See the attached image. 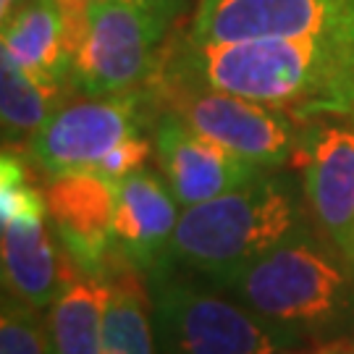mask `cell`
I'll return each mask as SVG.
<instances>
[{"label": "cell", "mask_w": 354, "mask_h": 354, "mask_svg": "<svg viewBox=\"0 0 354 354\" xmlns=\"http://www.w3.org/2000/svg\"><path fill=\"white\" fill-rule=\"evenodd\" d=\"M150 82L231 92L289 111L299 121L320 113H354V39L192 42L178 35L163 45Z\"/></svg>", "instance_id": "cell-1"}, {"label": "cell", "mask_w": 354, "mask_h": 354, "mask_svg": "<svg viewBox=\"0 0 354 354\" xmlns=\"http://www.w3.org/2000/svg\"><path fill=\"white\" fill-rule=\"evenodd\" d=\"M226 291L252 313L299 336L342 339L354 317V270L349 257L326 234L297 228L254 257Z\"/></svg>", "instance_id": "cell-2"}, {"label": "cell", "mask_w": 354, "mask_h": 354, "mask_svg": "<svg viewBox=\"0 0 354 354\" xmlns=\"http://www.w3.org/2000/svg\"><path fill=\"white\" fill-rule=\"evenodd\" d=\"M302 226L304 215L289 178L260 176L247 187L184 207L165 266L226 289L254 257Z\"/></svg>", "instance_id": "cell-3"}, {"label": "cell", "mask_w": 354, "mask_h": 354, "mask_svg": "<svg viewBox=\"0 0 354 354\" xmlns=\"http://www.w3.org/2000/svg\"><path fill=\"white\" fill-rule=\"evenodd\" d=\"M158 354H279L297 336L176 268L147 276Z\"/></svg>", "instance_id": "cell-4"}, {"label": "cell", "mask_w": 354, "mask_h": 354, "mask_svg": "<svg viewBox=\"0 0 354 354\" xmlns=\"http://www.w3.org/2000/svg\"><path fill=\"white\" fill-rule=\"evenodd\" d=\"M181 11L178 0H92L74 53V89L97 97L145 87Z\"/></svg>", "instance_id": "cell-5"}, {"label": "cell", "mask_w": 354, "mask_h": 354, "mask_svg": "<svg viewBox=\"0 0 354 354\" xmlns=\"http://www.w3.org/2000/svg\"><path fill=\"white\" fill-rule=\"evenodd\" d=\"M147 87L163 111L176 113L197 134L223 145L257 168H276L297 158L302 121L289 111L181 82H150Z\"/></svg>", "instance_id": "cell-6"}, {"label": "cell", "mask_w": 354, "mask_h": 354, "mask_svg": "<svg viewBox=\"0 0 354 354\" xmlns=\"http://www.w3.org/2000/svg\"><path fill=\"white\" fill-rule=\"evenodd\" d=\"M158 102L152 89L134 87L115 95H87L84 100L61 102L26 142L29 158L50 174L97 171L102 158L121 142L140 137Z\"/></svg>", "instance_id": "cell-7"}, {"label": "cell", "mask_w": 354, "mask_h": 354, "mask_svg": "<svg viewBox=\"0 0 354 354\" xmlns=\"http://www.w3.org/2000/svg\"><path fill=\"white\" fill-rule=\"evenodd\" d=\"M184 37L192 42L354 39V0H197Z\"/></svg>", "instance_id": "cell-8"}, {"label": "cell", "mask_w": 354, "mask_h": 354, "mask_svg": "<svg viewBox=\"0 0 354 354\" xmlns=\"http://www.w3.org/2000/svg\"><path fill=\"white\" fill-rule=\"evenodd\" d=\"M302 168L310 218L339 250L354 236V113L304 118L294 158Z\"/></svg>", "instance_id": "cell-9"}, {"label": "cell", "mask_w": 354, "mask_h": 354, "mask_svg": "<svg viewBox=\"0 0 354 354\" xmlns=\"http://www.w3.org/2000/svg\"><path fill=\"white\" fill-rule=\"evenodd\" d=\"M48 221L64 252L84 276L102 279L115 252V181L100 171L50 176L45 187Z\"/></svg>", "instance_id": "cell-10"}, {"label": "cell", "mask_w": 354, "mask_h": 354, "mask_svg": "<svg viewBox=\"0 0 354 354\" xmlns=\"http://www.w3.org/2000/svg\"><path fill=\"white\" fill-rule=\"evenodd\" d=\"M155 150L163 178L181 207L207 203L263 176V168L197 134L171 111L155 121Z\"/></svg>", "instance_id": "cell-11"}, {"label": "cell", "mask_w": 354, "mask_h": 354, "mask_svg": "<svg viewBox=\"0 0 354 354\" xmlns=\"http://www.w3.org/2000/svg\"><path fill=\"white\" fill-rule=\"evenodd\" d=\"M178 223V200L168 181L147 168L115 181V252L147 279L165 266Z\"/></svg>", "instance_id": "cell-12"}, {"label": "cell", "mask_w": 354, "mask_h": 354, "mask_svg": "<svg viewBox=\"0 0 354 354\" xmlns=\"http://www.w3.org/2000/svg\"><path fill=\"white\" fill-rule=\"evenodd\" d=\"M50 221L3 226V286L32 307H50L82 270L50 236Z\"/></svg>", "instance_id": "cell-13"}, {"label": "cell", "mask_w": 354, "mask_h": 354, "mask_svg": "<svg viewBox=\"0 0 354 354\" xmlns=\"http://www.w3.org/2000/svg\"><path fill=\"white\" fill-rule=\"evenodd\" d=\"M3 55L45 84L71 82L74 42L58 0H24L3 21Z\"/></svg>", "instance_id": "cell-14"}, {"label": "cell", "mask_w": 354, "mask_h": 354, "mask_svg": "<svg viewBox=\"0 0 354 354\" xmlns=\"http://www.w3.org/2000/svg\"><path fill=\"white\" fill-rule=\"evenodd\" d=\"M102 279L108 281V302L102 313V354H158L150 286L129 260L113 252Z\"/></svg>", "instance_id": "cell-15"}, {"label": "cell", "mask_w": 354, "mask_h": 354, "mask_svg": "<svg viewBox=\"0 0 354 354\" xmlns=\"http://www.w3.org/2000/svg\"><path fill=\"white\" fill-rule=\"evenodd\" d=\"M108 281L79 273L48 310L50 354H102V313Z\"/></svg>", "instance_id": "cell-16"}, {"label": "cell", "mask_w": 354, "mask_h": 354, "mask_svg": "<svg viewBox=\"0 0 354 354\" xmlns=\"http://www.w3.org/2000/svg\"><path fill=\"white\" fill-rule=\"evenodd\" d=\"M61 105V87L45 84L29 76L3 55L0 64V118H3V140L21 142L32 140L42 124Z\"/></svg>", "instance_id": "cell-17"}, {"label": "cell", "mask_w": 354, "mask_h": 354, "mask_svg": "<svg viewBox=\"0 0 354 354\" xmlns=\"http://www.w3.org/2000/svg\"><path fill=\"white\" fill-rule=\"evenodd\" d=\"M48 218L45 192L32 187V176L24 158L16 150H3L0 160V221L8 223H32Z\"/></svg>", "instance_id": "cell-18"}, {"label": "cell", "mask_w": 354, "mask_h": 354, "mask_svg": "<svg viewBox=\"0 0 354 354\" xmlns=\"http://www.w3.org/2000/svg\"><path fill=\"white\" fill-rule=\"evenodd\" d=\"M39 307L6 291L0 304V354H50L48 320Z\"/></svg>", "instance_id": "cell-19"}, {"label": "cell", "mask_w": 354, "mask_h": 354, "mask_svg": "<svg viewBox=\"0 0 354 354\" xmlns=\"http://www.w3.org/2000/svg\"><path fill=\"white\" fill-rule=\"evenodd\" d=\"M152 155V142L145 140V137H131V140L121 142L115 150H111L105 158H102V163L97 165V171H100L102 176L118 178L129 176V174H134V171H142L147 160H150Z\"/></svg>", "instance_id": "cell-20"}, {"label": "cell", "mask_w": 354, "mask_h": 354, "mask_svg": "<svg viewBox=\"0 0 354 354\" xmlns=\"http://www.w3.org/2000/svg\"><path fill=\"white\" fill-rule=\"evenodd\" d=\"M302 354H342V342H339V339H336V342H320V346L310 349V352H302Z\"/></svg>", "instance_id": "cell-21"}, {"label": "cell", "mask_w": 354, "mask_h": 354, "mask_svg": "<svg viewBox=\"0 0 354 354\" xmlns=\"http://www.w3.org/2000/svg\"><path fill=\"white\" fill-rule=\"evenodd\" d=\"M21 3H24V0H0V19L6 21V19H8V16L21 6Z\"/></svg>", "instance_id": "cell-22"}, {"label": "cell", "mask_w": 354, "mask_h": 354, "mask_svg": "<svg viewBox=\"0 0 354 354\" xmlns=\"http://www.w3.org/2000/svg\"><path fill=\"white\" fill-rule=\"evenodd\" d=\"M339 342H342V354H354V330L346 333V336H342Z\"/></svg>", "instance_id": "cell-23"}, {"label": "cell", "mask_w": 354, "mask_h": 354, "mask_svg": "<svg viewBox=\"0 0 354 354\" xmlns=\"http://www.w3.org/2000/svg\"><path fill=\"white\" fill-rule=\"evenodd\" d=\"M344 254L349 257V263H352V270H354V236H352V241L346 244V250H344Z\"/></svg>", "instance_id": "cell-24"}, {"label": "cell", "mask_w": 354, "mask_h": 354, "mask_svg": "<svg viewBox=\"0 0 354 354\" xmlns=\"http://www.w3.org/2000/svg\"><path fill=\"white\" fill-rule=\"evenodd\" d=\"M178 3H184V6H187V0H178Z\"/></svg>", "instance_id": "cell-25"}]
</instances>
